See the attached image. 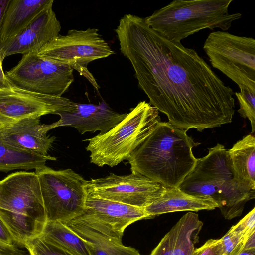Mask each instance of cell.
<instances>
[{
  "mask_svg": "<svg viewBox=\"0 0 255 255\" xmlns=\"http://www.w3.org/2000/svg\"><path fill=\"white\" fill-rule=\"evenodd\" d=\"M115 31L139 88L170 124L202 131L232 122L233 90L195 50L169 40L135 15L125 14Z\"/></svg>",
  "mask_w": 255,
  "mask_h": 255,
  "instance_id": "1",
  "label": "cell"
},
{
  "mask_svg": "<svg viewBox=\"0 0 255 255\" xmlns=\"http://www.w3.org/2000/svg\"><path fill=\"white\" fill-rule=\"evenodd\" d=\"M187 131L159 122L128 160L131 172L165 188H178L196 164L192 149L200 144Z\"/></svg>",
  "mask_w": 255,
  "mask_h": 255,
  "instance_id": "2",
  "label": "cell"
},
{
  "mask_svg": "<svg viewBox=\"0 0 255 255\" xmlns=\"http://www.w3.org/2000/svg\"><path fill=\"white\" fill-rule=\"evenodd\" d=\"M178 188L193 196L213 199L227 220L240 216L246 203L255 197V192L245 190L236 181L228 151L219 143L209 148L207 155L197 158Z\"/></svg>",
  "mask_w": 255,
  "mask_h": 255,
  "instance_id": "3",
  "label": "cell"
},
{
  "mask_svg": "<svg viewBox=\"0 0 255 255\" xmlns=\"http://www.w3.org/2000/svg\"><path fill=\"white\" fill-rule=\"evenodd\" d=\"M0 218L16 245L41 235L47 221L35 172L18 171L0 181Z\"/></svg>",
  "mask_w": 255,
  "mask_h": 255,
  "instance_id": "4",
  "label": "cell"
},
{
  "mask_svg": "<svg viewBox=\"0 0 255 255\" xmlns=\"http://www.w3.org/2000/svg\"><path fill=\"white\" fill-rule=\"evenodd\" d=\"M233 0H174L144 19L153 30L170 41L183 39L209 28L228 30L240 19V13H229Z\"/></svg>",
  "mask_w": 255,
  "mask_h": 255,
  "instance_id": "5",
  "label": "cell"
},
{
  "mask_svg": "<svg viewBox=\"0 0 255 255\" xmlns=\"http://www.w3.org/2000/svg\"><path fill=\"white\" fill-rule=\"evenodd\" d=\"M160 121L155 107L139 102L109 131L84 140L88 141L86 149L91 153V163L113 167L128 160Z\"/></svg>",
  "mask_w": 255,
  "mask_h": 255,
  "instance_id": "6",
  "label": "cell"
},
{
  "mask_svg": "<svg viewBox=\"0 0 255 255\" xmlns=\"http://www.w3.org/2000/svg\"><path fill=\"white\" fill-rule=\"evenodd\" d=\"M47 221L66 223L84 211L87 180L71 169L55 170L45 165L35 170Z\"/></svg>",
  "mask_w": 255,
  "mask_h": 255,
  "instance_id": "7",
  "label": "cell"
},
{
  "mask_svg": "<svg viewBox=\"0 0 255 255\" xmlns=\"http://www.w3.org/2000/svg\"><path fill=\"white\" fill-rule=\"evenodd\" d=\"M203 49L211 65L234 82L240 89H255V40L224 31L209 34Z\"/></svg>",
  "mask_w": 255,
  "mask_h": 255,
  "instance_id": "8",
  "label": "cell"
},
{
  "mask_svg": "<svg viewBox=\"0 0 255 255\" xmlns=\"http://www.w3.org/2000/svg\"><path fill=\"white\" fill-rule=\"evenodd\" d=\"M96 28L72 29L66 35L53 39L37 53L38 55L67 65L79 72L98 92L100 88L93 75L88 69V64L115 53Z\"/></svg>",
  "mask_w": 255,
  "mask_h": 255,
  "instance_id": "9",
  "label": "cell"
},
{
  "mask_svg": "<svg viewBox=\"0 0 255 255\" xmlns=\"http://www.w3.org/2000/svg\"><path fill=\"white\" fill-rule=\"evenodd\" d=\"M73 69L51 59L31 53L23 55L5 75L15 85L39 94L61 97L74 81Z\"/></svg>",
  "mask_w": 255,
  "mask_h": 255,
  "instance_id": "10",
  "label": "cell"
},
{
  "mask_svg": "<svg viewBox=\"0 0 255 255\" xmlns=\"http://www.w3.org/2000/svg\"><path fill=\"white\" fill-rule=\"evenodd\" d=\"M88 195L132 206L144 208L157 199L164 187L135 172L109 176L87 181Z\"/></svg>",
  "mask_w": 255,
  "mask_h": 255,
  "instance_id": "11",
  "label": "cell"
},
{
  "mask_svg": "<svg viewBox=\"0 0 255 255\" xmlns=\"http://www.w3.org/2000/svg\"><path fill=\"white\" fill-rule=\"evenodd\" d=\"M150 218L144 208L87 194L84 211L72 220L122 242L124 231L128 226Z\"/></svg>",
  "mask_w": 255,
  "mask_h": 255,
  "instance_id": "12",
  "label": "cell"
},
{
  "mask_svg": "<svg viewBox=\"0 0 255 255\" xmlns=\"http://www.w3.org/2000/svg\"><path fill=\"white\" fill-rule=\"evenodd\" d=\"M71 101L22 89L8 78L0 85V123L4 126L26 118L54 114Z\"/></svg>",
  "mask_w": 255,
  "mask_h": 255,
  "instance_id": "13",
  "label": "cell"
},
{
  "mask_svg": "<svg viewBox=\"0 0 255 255\" xmlns=\"http://www.w3.org/2000/svg\"><path fill=\"white\" fill-rule=\"evenodd\" d=\"M53 2L50 0L24 29L0 46L2 61L15 54L37 53L59 35L61 26L52 9Z\"/></svg>",
  "mask_w": 255,
  "mask_h": 255,
  "instance_id": "14",
  "label": "cell"
},
{
  "mask_svg": "<svg viewBox=\"0 0 255 255\" xmlns=\"http://www.w3.org/2000/svg\"><path fill=\"white\" fill-rule=\"evenodd\" d=\"M127 114H121L113 110L104 101L99 105L71 101L54 114L60 117L56 122L58 127H72L82 134L99 130V134H102L122 121Z\"/></svg>",
  "mask_w": 255,
  "mask_h": 255,
  "instance_id": "15",
  "label": "cell"
},
{
  "mask_svg": "<svg viewBox=\"0 0 255 255\" xmlns=\"http://www.w3.org/2000/svg\"><path fill=\"white\" fill-rule=\"evenodd\" d=\"M40 117L24 119L4 126L0 129V138L9 145L21 150L48 157V152L55 140L47 132L58 127L57 122L42 124Z\"/></svg>",
  "mask_w": 255,
  "mask_h": 255,
  "instance_id": "16",
  "label": "cell"
},
{
  "mask_svg": "<svg viewBox=\"0 0 255 255\" xmlns=\"http://www.w3.org/2000/svg\"><path fill=\"white\" fill-rule=\"evenodd\" d=\"M203 223L195 213L184 215L149 255H192Z\"/></svg>",
  "mask_w": 255,
  "mask_h": 255,
  "instance_id": "17",
  "label": "cell"
},
{
  "mask_svg": "<svg viewBox=\"0 0 255 255\" xmlns=\"http://www.w3.org/2000/svg\"><path fill=\"white\" fill-rule=\"evenodd\" d=\"M218 207L217 203L211 198L193 196L178 188L164 187L160 196L144 209L152 218L167 213L211 210Z\"/></svg>",
  "mask_w": 255,
  "mask_h": 255,
  "instance_id": "18",
  "label": "cell"
},
{
  "mask_svg": "<svg viewBox=\"0 0 255 255\" xmlns=\"http://www.w3.org/2000/svg\"><path fill=\"white\" fill-rule=\"evenodd\" d=\"M50 0H10L0 24V46L19 34Z\"/></svg>",
  "mask_w": 255,
  "mask_h": 255,
  "instance_id": "19",
  "label": "cell"
},
{
  "mask_svg": "<svg viewBox=\"0 0 255 255\" xmlns=\"http://www.w3.org/2000/svg\"><path fill=\"white\" fill-rule=\"evenodd\" d=\"M234 178L245 190L255 193V137L250 134L228 150Z\"/></svg>",
  "mask_w": 255,
  "mask_h": 255,
  "instance_id": "20",
  "label": "cell"
},
{
  "mask_svg": "<svg viewBox=\"0 0 255 255\" xmlns=\"http://www.w3.org/2000/svg\"><path fill=\"white\" fill-rule=\"evenodd\" d=\"M65 224L90 244L93 255H142L135 248L125 246L82 224L73 220Z\"/></svg>",
  "mask_w": 255,
  "mask_h": 255,
  "instance_id": "21",
  "label": "cell"
},
{
  "mask_svg": "<svg viewBox=\"0 0 255 255\" xmlns=\"http://www.w3.org/2000/svg\"><path fill=\"white\" fill-rule=\"evenodd\" d=\"M40 236L73 255H93L90 244L63 222L47 221Z\"/></svg>",
  "mask_w": 255,
  "mask_h": 255,
  "instance_id": "22",
  "label": "cell"
},
{
  "mask_svg": "<svg viewBox=\"0 0 255 255\" xmlns=\"http://www.w3.org/2000/svg\"><path fill=\"white\" fill-rule=\"evenodd\" d=\"M47 160H56V158L44 157L21 150L0 138V171L36 170L44 166Z\"/></svg>",
  "mask_w": 255,
  "mask_h": 255,
  "instance_id": "23",
  "label": "cell"
},
{
  "mask_svg": "<svg viewBox=\"0 0 255 255\" xmlns=\"http://www.w3.org/2000/svg\"><path fill=\"white\" fill-rule=\"evenodd\" d=\"M235 94L240 105L238 112L241 117L249 120L251 133H254L255 131V90L245 87Z\"/></svg>",
  "mask_w": 255,
  "mask_h": 255,
  "instance_id": "24",
  "label": "cell"
},
{
  "mask_svg": "<svg viewBox=\"0 0 255 255\" xmlns=\"http://www.w3.org/2000/svg\"><path fill=\"white\" fill-rule=\"evenodd\" d=\"M24 247L30 255H73L47 241L40 235L27 241Z\"/></svg>",
  "mask_w": 255,
  "mask_h": 255,
  "instance_id": "25",
  "label": "cell"
},
{
  "mask_svg": "<svg viewBox=\"0 0 255 255\" xmlns=\"http://www.w3.org/2000/svg\"><path fill=\"white\" fill-rule=\"evenodd\" d=\"M246 237L255 231V208L254 207L245 217L230 229Z\"/></svg>",
  "mask_w": 255,
  "mask_h": 255,
  "instance_id": "26",
  "label": "cell"
},
{
  "mask_svg": "<svg viewBox=\"0 0 255 255\" xmlns=\"http://www.w3.org/2000/svg\"><path fill=\"white\" fill-rule=\"evenodd\" d=\"M192 255H226L221 239H210L202 246L195 248Z\"/></svg>",
  "mask_w": 255,
  "mask_h": 255,
  "instance_id": "27",
  "label": "cell"
},
{
  "mask_svg": "<svg viewBox=\"0 0 255 255\" xmlns=\"http://www.w3.org/2000/svg\"><path fill=\"white\" fill-rule=\"evenodd\" d=\"M245 238V237H244L230 229L227 233L221 238L226 255L232 251Z\"/></svg>",
  "mask_w": 255,
  "mask_h": 255,
  "instance_id": "28",
  "label": "cell"
},
{
  "mask_svg": "<svg viewBox=\"0 0 255 255\" xmlns=\"http://www.w3.org/2000/svg\"><path fill=\"white\" fill-rule=\"evenodd\" d=\"M0 240L8 245H15L10 232L0 218Z\"/></svg>",
  "mask_w": 255,
  "mask_h": 255,
  "instance_id": "29",
  "label": "cell"
},
{
  "mask_svg": "<svg viewBox=\"0 0 255 255\" xmlns=\"http://www.w3.org/2000/svg\"><path fill=\"white\" fill-rule=\"evenodd\" d=\"M227 255H255V249H242L240 244H239Z\"/></svg>",
  "mask_w": 255,
  "mask_h": 255,
  "instance_id": "30",
  "label": "cell"
},
{
  "mask_svg": "<svg viewBox=\"0 0 255 255\" xmlns=\"http://www.w3.org/2000/svg\"><path fill=\"white\" fill-rule=\"evenodd\" d=\"M10 0H0V24Z\"/></svg>",
  "mask_w": 255,
  "mask_h": 255,
  "instance_id": "31",
  "label": "cell"
},
{
  "mask_svg": "<svg viewBox=\"0 0 255 255\" xmlns=\"http://www.w3.org/2000/svg\"><path fill=\"white\" fill-rule=\"evenodd\" d=\"M2 62L3 61L0 56V85L5 84L8 80V78L6 77L3 70Z\"/></svg>",
  "mask_w": 255,
  "mask_h": 255,
  "instance_id": "32",
  "label": "cell"
},
{
  "mask_svg": "<svg viewBox=\"0 0 255 255\" xmlns=\"http://www.w3.org/2000/svg\"><path fill=\"white\" fill-rule=\"evenodd\" d=\"M4 125L0 123V129L2 128Z\"/></svg>",
  "mask_w": 255,
  "mask_h": 255,
  "instance_id": "33",
  "label": "cell"
}]
</instances>
